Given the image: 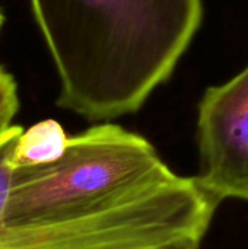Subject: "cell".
I'll list each match as a JSON object with an SVG mask.
<instances>
[{
  "label": "cell",
  "mask_w": 248,
  "mask_h": 249,
  "mask_svg": "<svg viewBox=\"0 0 248 249\" xmlns=\"http://www.w3.org/2000/svg\"><path fill=\"white\" fill-rule=\"evenodd\" d=\"M53 58L57 105L88 121L139 111L172 74L202 0H29Z\"/></svg>",
  "instance_id": "obj_1"
},
{
  "label": "cell",
  "mask_w": 248,
  "mask_h": 249,
  "mask_svg": "<svg viewBox=\"0 0 248 249\" xmlns=\"http://www.w3.org/2000/svg\"><path fill=\"white\" fill-rule=\"evenodd\" d=\"M197 184L218 203L248 201V66L206 89L199 104Z\"/></svg>",
  "instance_id": "obj_4"
},
{
  "label": "cell",
  "mask_w": 248,
  "mask_h": 249,
  "mask_svg": "<svg viewBox=\"0 0 248 249\" xmlns=\"http://www.w3.org/2000/svg\"><path fill=\"white\" fill-rule=\"evenodd\" d=\"M200 244H180V245H174V247H168V248L161 249H199Z\"/></svg>",
  "instance_id": "obj_8"
},
{
  "label": "cell",
  "mask_w": 248,
  "mask_h": 249,
  "mask_svg": "<svg viewBox=\"0 0 248 249\" xmlns=\"http://www.w3.org/2000/svg\"><path fill=\"white\" fill-rule=\"evenodd\" d=\"M23 128L20 125H10L0 136V231L6 225V214H7L12 185H13V175H15V171L9 163V156Z\"/></svg>",
  "instance_id": "obj_6"
},
{
  "label": "cell",
  "mask_w": 248,
  "mask_h": 249,
  "mask_svg": "<svg viewBox=\"0 0 248 249\" xmlns=\"http://www.w3.org/2000/svg\"><path fill=\"white\" fill-rule=\"evenodd\" d=\"M3 22H4V18H3V15H1V12H0V31H1V28H3Z\"/></svg>",
  "instance_id": "obj_9"
},
{
  "label": "cell",
  "mask_w": 248,
  "mask_h": 249,
  "mask_svg": "<svg viewBox=\"0 0 248 249\" xmlns=\"http://www.w3.org/2000/svg\"><path fill=\"white\" fill-rule=\"evenodd\" d=\"M69 137L56 120H42L19 134L9 163L13 171L57 162L66 152Z\"/></svg>",
  "instance_id": "obj_5"
},
{
  "label": "cell",
  "mask_w": 248,
  "mask_h": 249,
  "mask_svg": "<svg viewBox=\"0 0 248 249\" xmlns=\"http://www.w3.org/2000/svg\"><path fill=\"white\" fill-rule=\"evenodd\" d=\"M18 109V85L13 76L0 66V136L12 125Z\"/></svg>",
  "instance_id": "obj_7"
},
{
  "label": "cell",
  "mask_w": 248,
  "mask_h": 249,
  "mask_svg": "<svg viewBox=\"0 0 248 249\" xmlns=\"http://www.w3.org/2000/svg\"><path fill=\"white\" fill-rule=\"evenodd\" d=\"M219 203L171 169L98 207L4 225L0 249H161L200 244Z\"/></svg>",
  "instance_id": "obj_2"
},
{
  "label": "cell",
  "mask_w": 248,
  "mask_h": 249,
  "mask_svg": "<svg viewBox=\"0 0 248 249\" xmlns=\"http://www.w3.org/2000/svg\"><path fill=\"white\" fill-rule=\"evenodd\" d=\"M168 169L145 137L117 124L94 125L69 137L57 162L15 171L6 225L98 207Z\"/></svg>",
  "instance_id": "obj_3"
}]
</instances>
